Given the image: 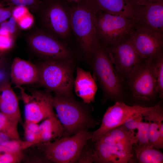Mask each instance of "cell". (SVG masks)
I'll return each mask as SVG.
<instances>
[{"label":"cell","mask_w":163,"mask_h":163,"mask_svg":"<svg viewBox=\"0 0 163 163\" xmlns=\"http://www.w3.org/2000/svg\"><path fill=\"white\" fill-rule=\"evenodd\" d=\"M97 11L93 0H83L70 9V28L83 53L90 59L100 42L97 31Z\"/></svg>","instance_id":"6da1fadb"},{"label":"cell","mask_w":163,"mask_h":163,"mask_svg":"<svg viewBox=\"0 0 163 163\" xmlns=\"http://www.w3.org/2000/svg\"><path fill=\"white\" fill-rule=\"evenodd\" d=\"M52 102L57 117L64 128V136L88 131L99 123L92 114L88 104L78 101L73 97L55 94L52 96Z\"/></svg>","instance_id":"7a4b0ae2"},{"label":"cell","mask_w":163,"mask_h":163,"mask_svg":"<svg viewBox=\"0 0 163 163\" xmlns=\"http://www.w3.org/2000/svg\"><path fill=\"white\" fill-rule=\"evenodd\" d=\"M91 59L94 78L104 95L111 99H121L126 93L125 80L115 68L106 47L100 42L95 47Z\"/></svg>","instance_id":"3957f363"},{"label":"cell","mask_w":163,"mask_h":163,"mask_svg":"<svg viewBox=\"0 0 163 163\" xmlns=\"http://www.w3.org/2000/svg\"><path fill=\"white\" fill-rule=\"evenodd\" d=\"M37 65L40 86L55 94L72 97L75 68L73 59L59 61L43 60Z\"/></svg>","instance_id":"277c9868"},{"label":"cell","mask_w":163,"mask_h":163,"mask_svg":"<svg viewBox=\"0 0 163 163\" xmlns=\"http://www.w3.org/2000/svg\"><path fill=\"white\" fill-rule=\"evenodd\" d=\"M92 135V133L88 131H82L72 136L36 145L48 162H77L83 149Z\"/></svg>","instance_id":"5b68a950"},{"label":"cell","mask_w":163,"mask_h":163,"mask_svg":"<svg viewBox=\"0 0 163 163\" xmlns=\"http://www.w3.org/2000/svg\"><path fill=\"white\" fill-rule=\"evenodd\" d=\"M96 17L97 36L105 47L129 39L136 28L133 19L119 14L97 10Z\"/></svg>","instance_id":"8992f818"},{"label":"cell","mask_w":163,"mask_h":163,"mask_svg":"<svg viewBox=\"0 0 163 163\" xmlns=\"http://www.w3.org/2000/svg\"><path fill=\"white\" fill-rule=\"evenodd\" d=\"M152 58L142 60L125 81L126 92L137 100L149 101L158 95L151 66Z\"/></svg>","instance_id":"52a82bcc"},{"label":"cell","mask_w":163,"mask_h":163,"mask_svg":"<svg viewBox=\"0 0 163 163\" xmlns=\"http://www.w3.org/2000/svg\"><path fill=\"white\" fill-rule=\"evenodd\" d=\"M157 104L151 107L139 105L129 106L123 102L117 101L107 110L100 127L92 133L91 139L92 142L110 130L123 124L128 119L140 114H145L155 108Z\"/></svg>","instance_id":"ba28073f"},{"label":"cell","mask_w":163,"mask_h":163,"mask_svg":"<svg viewBox=\"0 0 163 163\" xmlns=\"http://www.w3.org/2000/svg\"><path fill=\"white\" fill-rule=\"evenodd\" d=\"M28 42L32 50L43 60L59 61L74 58L73 52L65 43L44 31L33 34L29 37Z\"/></svg>","instance_id":"9c48e42d"},{"label":"cell","mask_w":163,"mask_h":163,"mask_svg":"<svg viewBox=\"0 0 163 163\" xmlns=\"http://www.w3.org/2000/svg\"><path fill=\"white\" fill-rule=\"evenodd\" d=\"M18 88L24 105L25 120L38 123L55 114L49 91L32 89L27 93L22 87Z\"/></svg>","instance_id":"30bf717a"},{"label":"cell","mask_w":163,"mask_h":163,"mask_svg":"<svg viewBox=\"0 0 163 163\" xmlns=\"http://www.w3.org/2000/svg\"><path fill=\"white\" fill-rule=\"evenodd\" d=\"M105 47L115 68L125 81L142 61L129 38Z\"/></svg>","instance_id":"8fae6325"},{"label":"cell","mask_w":163,"mask_h":163,"mask_svg":"<svg viewBox=\"0 0 163 163\" xmlns=\"http://www.w3.org/2000/svg\"><path fill=\"white\" fill-rule=\"evenodd\" d=\"M129 39L142 60L163 50V33L136 27Z\"/></svg>","instance_id":"7c38bea8"},{"label":"cell","mask_w":163,"mask_h":163,"mask_svg":"<svg viewBox=\"0 0 163 163\" xmlns=\"http://www.w3.org/2000/svg\"><path fill=\"white\" fill-rule=\"evenodd\" d=\"M133 20L136 28L163 33V2L138 5Z\"/></svg>","instance_id":"4fadbf2b"},{"label":"cell","mask_w":163,"mask_h":163,"mask_svg":"<svg viewBox=\"0 0 163 163\" xmlns=\"http://www.w3.org/2000/svg\"><path fill=\"white\" fill-rule=\"evenodd\" d=\"M43 21L47 28L55 34L64 39L69 36V21L65 9L60 3H54L47 8Z\"/></svg>","instance_id":"5bb4252c"},{"label":"cell","mask_w":163,"mask_h":163,"mask_svg":"<svg viewBox=\"0 0 163 163\" xmlns=\"http://www.w3.org/2000/svg\"><path fill=\"white\" fill-rule=\"evenodd\" d=\"M97 141L105 142L132 154L133 146L138 144V140L137 133L134 130L128 129L123 124L107 132Z\"/></svg>","instance_id":"9a60e30c"},{"label":"cell","mask_w":163,"mask_h":163,"mask_svg":"<svg viewBox=\"0 0 163 163\" xmlns=\"http://www.w3.org/2000/svg\"><path fill=\"white\" fill-rule=\"evenodd\" d=\"M11 82L18 87L22 85L38 83L39 79L38 67L28 61L19 57L13 60L11 69Z\"/></svg>","instance_id":"2e32d148"},{"label":"cell","mask_w":163,"mask_h":163,"mask_svg":"<svg viewBox=\"0 0 163 163\" xmlns=\"http://www.w3.org/2000/svg\"><path fill=\"white\" fill-rule=\"evenodd\" d=\"M94 162L103 163H127L130 162L133 154L128 153L105 142H93Z\"/></svg>","instance_id":"e0dca14e"},{"label":"cell","mask_w":163,"mask_h":163,"mask_svg":"<svg viewBox=\"0 0 163 163\" xmlns=\"http://www.w3.org/2000/svg\"><path fill=\"white\" fill-rule=\"evenodd\" d=\"M73 87L76 94L85 103L89 104L94 101L97 86L90 72L78 67Z\"/></svg>","instance_id":"ac0fdd59"},{"label":"cell","mask_w":163,"mask_h":163,"mask_svg":"<svg viewBox=\"0 0 163 163\" xmlns=\"http://www.w3.org/2000/svg\"><path fill=\"white\" fill-rule=\"evenodd\" d=\"M0 112L21 121L18 97L6 78L0 82Z\"/></svg>","instance_id":"d6986e66"},{"label":"cell","mask_w":163,"mask_h":163,"mask_svg":"<svg viewBox=\"0 0 163 163\" xmlns=\"http://www.w3.org/2000/svg\"><path fill=\"white\" fill-rule=\"evenodd\" d=\"M98 11L123 16L133 20L138 5L131 0H93Z\"/></svg>","instance_id":"ffe728a7"},{"label":"cell","mask_w":163,"mask_h":163,"mask_svg":"<svg viewBox=\"0 0 163 163\" xmlns=\"http://www.w3.org/2000/svg\"><path fill=\"white\" fill-rule=\"evenodd\" d=\"M43 121L39 124V143L53 141L64 136V128L56 113Z\"/></svg>","instance_id":"44dd1931"},{"label":"cell","mask_w":163,"mask_h":163,"mask_svg":"<svg viewBox=\"0 0 163 163\" xmlns=\"http://www.w3.org/2000/svg\"><path fill=\"white\" fill-rule=\"evenodd\" d=\"M149 123V147L156 148L160 135L161 125L163 124L162 109L159 104L153 110L144 116Z\"/></svg>","instance_id":"7402d4cb"},{"label":"cell","mask_w":163,"mask_h":163,"mask_svg":"<svg viewBox=\"0 0 163 163\" xmlns=\"http://www.w3.org/2000/svg\"><path fill=\"white\" fill-rule=\"evenodd\" d=\"M144 114H142L128 119L123 124L128 129H137L138 138L137 147L143 148L149 147L148 139L149 123L142 120Z\"/></svg>","instance_id":"603a6c76"},{"label":"cell","mask_w":163,"mask_h":163,"mask_svg":"<svg viewBox=\"0 0 163 163\" xmlns=\"http://www.w3.org/2000/svg\"><path fill=\"white\" fill-rule=\"evenodd\" d=\"M149 147L139 148L135 145L133 147L137 159L141 163H162L163 162V153L159 150Z\"/></svg>","instance_id":"cb8c5ba5"},{"label":"cell","mask_w":163,"mask_h":163,"mask_svg":"<svg viewBox=\"0 0 163 163\" xmlns=\"http://www.w3.org/2000/svg\"><path fill=\"white\" fill-rule=\"evenodd\" d=\"M151 66L155 80L159 97H163V51L155 55L152 58Z\"/></svg>","instance_id":"d4e9b609"},{"label":"cell","mask_w":163,"mask_h":163,"mask_svg":"<svg viewBox=\"0 0 163 163\" xmlns=\"http://www.w3.org/2000/svg\"><path fill=\"white\" fill-rule=\"evenodd\" d=\"M20 121L0 112V133L11 139H20L18 126Z\"/></svg>","instance_id":"484cf974"},{"label":"cell","mask_w":163,"mask_h":163,"mask_svg":"<svg viewBox=\"0 0 163 163\" xmlns=\"http://www.w3.org/2000/svg\"><path fill=\"white\" fill-rule=\"evenodd\" d=\"M24 141L32 146L39 143V126L37 123L25 120L23 124Z\"/></svg>","instance_id":"4316f807"},{"label":"cell","mask_w":163,"mask_h":163,"mask_svg":"<svg viewBox=\"0 0 163 163\" xmlns=\"http://www.w3.org/2000/svg\"><path fill=\"white\" fill-rule=\"evenodd\" d=\"M32 146L24 140L11 139L0 144V153H12L23 151Z\"/></svg>","instance_id":"83f0119b"},{"label":"cell","mask_w":163,"mask_h":163,"mask_svg":"<svg viewBox=\"0 0 163 163\" xmlns=\"http://www.w3.org/2000/svg\"><path fill=\"white\" fill-rule=\"evenodd\" d=\"M4 6L13 7L17 6H25L33 11L39 9L42 3L40 0H0Z\"/></svg>","instance_id":"f1b7e54d"},{"label":"cell","mask_w":163,"mask_h":163,"mask_svg":"<svg viewBox=\"0 0 163 163\" xmlns=\"http://www.w3.org/2000/svg\"><path fill=\"white\" fill-rule=\"evenodd\" d=\"M24 151L12 153H0V163H17L25 159Z\"/></svg>","instance_id":"f546056e"},{"label":"cell","mask_w":163,"mask_h":163,"mask_svg":"<svg viewBox=\"0 0 163 163\" xmlns=\"http://www.w3.org/2000/svg\"><path fill=\"white\" fill-rule=\"evenodd\" d=\"M88 141L83 149L77 162H94L93 148L90 147L89 146Z\"/></svg>","instance_id":"4dcf8cb0"},{"label":"cell","mask_w":163,"mask_h":163,"mask_svg":"<svg viewBox=\"0 0 163 163\" xmlns=\"http://www.w3.org/2000/svg\"><path fill=\"white\" fill-rule=\"evenodd\" d=\"M18 26L17 21L11 16L8 21H6L0 24V27L4 29L13 37L17 32Z\"/></svg>","instance_id":"1f68e13d"},{"label":"cell","mask_w":163,"mask_h":163,"mask_svg":"<svg viewBox=\"0 0 163 163\" xmlns=\"http://www.w3.org/2000/svg\"><path fill=\"white\" fill-rule=\"evenodd\" d=\"M14 37L0 34V51L3 53L11 48L14 43Z\"/></svg>","instance_id":"d6a6232c"},{"label":"cell","mask_w":163,"mask_h":163,"mask_svg":"<svg viewBox=\"0 0 163 163\" xmlns=\"http://www.w3.org/2000/svg\"><path fill=\"white\" fill-rule=\"evenodd\" d=\"M34 22V18L30 12L17 21L18 27L23 30H27L31 27Z\"/></svg>","instance_id":"836d02e7"},{"label":"cell","mask_w":163,"mask_h":163,"mask_svg":"<svg viewBox=\"0 0 163 163\" xmlns=\"http://www.w3.org/2000/svg\"><path fill=\"white\" fill-rule=\"evenodd\" d=\"M27 7L19 6L13 7L12 12V16L17 21L29 13Z\"/></svg>","instance_id":"e575fe53"},{"label":"cell","mask_w":163,"mask_h":163,"mask_svg":"<svg viewBox=\"0 0 163 163\" xmlns=\"http://www.w3.org/2000/svg\"><path fill=\"white\" fill-rule=\"evenodd\" d=\"M13 8L10 6L5 7L3 5L0 6V24L11 17Z\"/></svg>","instance_id":"d590c367"},{"label":"cell","mask_w":163,"mask_h":163,"mask_svg":"<svg viewBox=\"0 0 163 163\" xmlns=\"http://www.w3.org/2000/svg\"><path fill=\"white\" fill-rule=\"evenodd\" d=\"M136 4L139 5H146L152 3L163 2V0H131Z\"/></svg>","instance_id":"8d00e7d4"},{"label":"cell","mask_w":163,"mask_h":163,"mask_svg":"<svg viewBox=\"0 0 163 163\" xmlns=\"http://www.w3.org/2000/svg\"><path fill=\"white\" fill-rule=\"evenodd\" d=\"M11 139L8 136L5 134L0 133V144Z\"/></svg>","instance_id":"74e56055"},{"label":"cell","mask_w":163,"mask_h":163,"mask_svg":"<svg viewBox=\"0 0 163 163\" xmlns=\"http://www.w3.org/2000/svg\"><path fill=\"white\" fill-rule=\"evenodd\" d=\"M4 62L3 53L0 51V69H2Z\"/></svg>","instance_id":"f35d334b"},{"label":"cell","mask_w":163,"mask_h":163,"mask_svg":"<svg viewBox=\"0 0 163 163\" xmlns=\"http://www.w3.org/2000/svg\"><path fill=\"white\" fill-rule=\"evenodd\" d=\"M5 78V73L2 69H0V82Z\"/></svg>","instance_id":"ab89813d"},{"label":"cell","mask_w":163,"mask_h":163,"mask_svg":"<svg viewBox=\"0 0 163 163\" xmlns=\"http://www.w3.org/2000/svg\"><path fill=\"white\" fill-rule=\"evenodd\" d=\"M66 2L69 3H77L83 0H65Z\"/></svg>","instance_id":"60d3db41"},{"label":"cell","mask_w":163,"mask_h":163,"mask_svg":"<svg viewBox=\"0 0 163 163\" xmlns=\"http://www.w3.org/2000/svg\"><path fill=\"white\" fill-rule=\"evenodd\" d=\"M41 1H54L53 0H40Z\"/></svg>","instance_id":"b9f144b4"},{"label":"cell","mask_w":163,"mask_h":163,"mask_svg":"<svg viewBox=\"0 0 163 163\" xmlns=\"http://www.w3.org/2000/svg\"><path fill=\"white\" fill-rule=\"evenodd\" d=\"M2 5H3V4L2 2H0V6Z\"/></svg>","instance_id":"7bdbcfd3"},{"label":"cell","mask_w":163,"mask_h":163,"mask_svg":"<svg viewBox=\"0 0 163 163\" xmlns=\"http://www.w3.org/2000/svg\"><path fill=\"white\" fill-rule=\"evenodd\" d=\"M54 1L58 2L60 0H53Z\"/></svg>","instance_id":"ee69618b"}]
</instances>
